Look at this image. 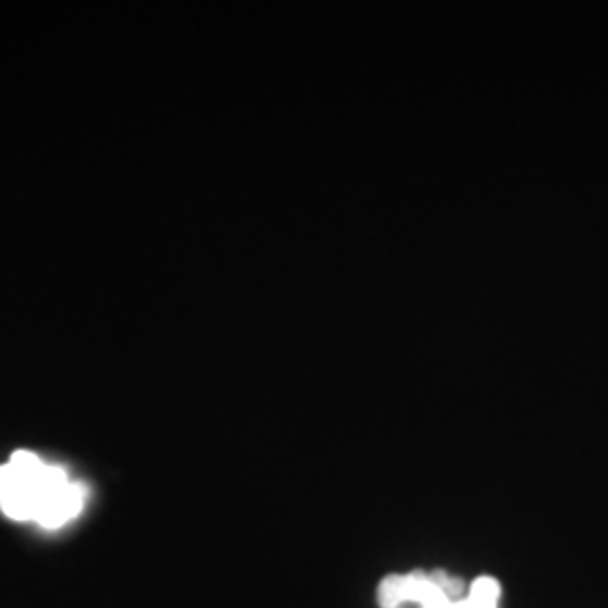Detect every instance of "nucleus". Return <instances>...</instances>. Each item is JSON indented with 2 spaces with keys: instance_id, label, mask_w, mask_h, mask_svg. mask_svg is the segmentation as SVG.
Listing matches in <instances>:
<instances>
[{
  "instance_id": "nucleus-1",
  "label": "nucleus",
  "mask_w": 608,
  "mask_h": 608,
  "mask_svg": "<svg viewBox=\"0 0 608 608\" xmlns=\"http://www.w3.org/2000/svg\"><path fill=\"white\" fill-rule=\"evenodd\" d=\"M86 500L84 482L37 453L16 451L0 464V512L12 521L55 532L73 523L84 512Z\"/></svg>"
},
{
  "instance_id": "nucleus-2",
  "label": "nucleus",
  "mask_w": 608,
  "mask_h": 608,
  "mask_svg": "<svg viewBox=\"0 0 608 608\" xmlns=\"http://www.w3.org/2000/svg\"><path fill=\"white\" fill-rule=\"evenodd\" d=\"M498 599L496 580L478 577L464 586L444 570L392 575L379 586L381 608H498Z\"/></svg>"
}]
</instances>
